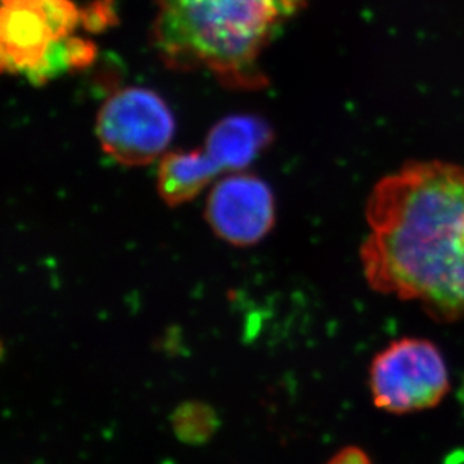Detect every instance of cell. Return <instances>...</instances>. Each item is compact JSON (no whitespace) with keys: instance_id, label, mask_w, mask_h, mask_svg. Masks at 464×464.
<instances>
[{"instance_id":"6da1fadb","label":"cell","mask_w":464,"mask_h":464,"mask_svg":"<svg viewBox=\"0 0 464 464\" xmlns=\"http://www.w3.org/2000/svg\"><path fill=\"white\" fill-rule=\"evenodd\" d=\"M365 278L381 294L464 317V167L413 162L386 176L367 203Z\"/></svg>"},{"instance_id":"7a4b0ae2","label":"cell","mask_w":464,"mask_h":464,"mask_svg":"<svg viewBox=\"0 0 464 464\" xmlns=\"http://www.w3.org/2000/svg\"><path fill=\"white\" fill-rule=\"evenodd\" d=\"M307 0H158L154 47L173 70H207L235 88H258V59Z\"/></svg>"},{"instance_id":"3957f363","label":"cell","mask_w":464,"mask_h":464,"mask_svg":"<svg viewBox=\"0 0 464 464\" xmlns=\"http://www.w3.org/2000/svg\"><path fill=\"white\" fill-rule=\"evenodd\" d=\"M377 408L409 413L434 408L450 390V374L433 343L403 338L374 358L370 372Z\"/></svg>"},{"instance_id":"277c9868","label":"cell","mask_w":464,"mask_h":464,"mask_svg":"<svg viewBox=\"0 0 464 464\" xmlns=\"http://www.w3.org/2000/svg\"><path fill=\"white\" fill-rule=\"evenodd\" d=\"M175 119L166 102L150 89L119 91L104 102L97 119L102 150L122 166H146L166 150Z\"/></svg>"},{"instance_id":"5b68a950","label":"cell","mask_w":464,"mask_h":464,"mask_svg":"<svg viewBox=\"0 0 464 464\" xmlns=\"http://www.w3.org/2000/svg\"><path fill=\"white\" fill-rule=\"evenodd\" d=\"M205 217L215 235L230 246H256L274 227L276 200L257 176H228L210 191Z\"/></svg>"},{"instance_id":"8992f818","label":"cell","mask_w":464,"mask_h":464,"mask_svg":"<svg viewBox=\"0 0 464 464\" xmlns=\"http://www.w3.org/2000/svg\"><path fill=\"white\" fill-rule=\"evenodd\" d=\"M0 40L4 71L26 75L40 65L53 36L34 0H4Z\"/></svg>"},{"instance_id":"52a82bcc","label":"cell","mask_w":464,"mask_h":464,"mask_svg":"<svg viewBox=\"0 0 464 464\" xmlns=\"http://www.w3.org/2000/svg\"><path fill=\"white\" fill-rule=\"evenodd\" d=\"M272 130L256 116H230L219 121L207 137V150L223 170L250 166L272 141Z\"/></svg>"},{"instance_id":"ba28073f","label":"cell","mask_w":464,"mask_h":464,"mask_svg":"<svg viewBox=\"0 0 464 464\" xmlns=\"http://www.w3.org/2000/svg\"><path fill=\"white\" fill-rule=\"evenodd\" d=\"M218 173L207 150L169 152L158 169V193L169 207H179L198 198Z\"/></svg>"},{"instance_id":"9c48e42d","label":"cell","mask_w":464,"mask_h":464,"mask_svg":"<svg viewBox=\"0 0 464 464\" xmlns=\"http://www.w3.org/2000/svg\"><path fill=\"white\" fill-rule=\"evenodd\" d=\"M171 425L180 442L205 443L217 431L218 420L214 409L205 403L189 401L180 404L171 415Z\"/></svg>"},{"instance_id":"30bf717a","label":"cell","mask_w":464,"mask_h":464,"mask_svg":"<svg viewBox=\"0 0 464 464\" xmlns=\"http://www.w3.org/2000/svg\"><path fill=\"white\" fill-rule=\"evenodd\" d=\"M34 4L45 18L53 40H65L80 22V13L71 0H34Z\"/></svg>"},{"instance_id":"8fae6325","label":"cell","mask_w":464,"mask_h":464,"mask_svg":"<svg viewBox=\"0 0 464 464\" xmlns=\"http://www.w3.org/2000/svg\"><path fill=\"white\" fill-rule=\"evenodd\" d=\"M66 71H71V66L65 38V40H53L40 65L29 71L26 77L32 84L41 86L50 80L56 79Z\"/></svg>"},{"instance_id":"7c38bea8","label":"cell","mask_w":464,"mask_h":464,"mask_svg":"<svg viewBox=\"0 0 464 464\" xmlns=\"http://www.w3.org/2000/svg\"><path fill=\"white\" fill-rule=\"evenodd\" d=\"M80 22L91 34H102L110 26L118 24L119 18L114 13L113 0H93L80 13Z\"/></svg>"},{"instance_id":"4fadbf2b","label":"cell","mask_w":464,"mask_h":464,"mask_svg":"<svg viewBox=\"0 0 464 464\" xmlns=\"http://www.w3.org/2000/svg\"><path fill=\"white\" fill-rule=\"evenodd\" d=\"M66 50H68L71 71L88 68L97 57V45L93 44L92 41L82 40L77 36L66 38Z\"/></svg>"},{"instance_id":"5bb4252c","label":"cell","mask_w":464,"mask_h":464,"mask_svg":"<svg viewBox=\"0 0 464 464\" xmlns=\"http://www.w3.org/2000/svg\"><path fill=\"white\" fill-rule=\"evenodd\" d=\"M326 464H372V461L360 448L347 447L338 451Z\"/></svg>"}]
</instances>
